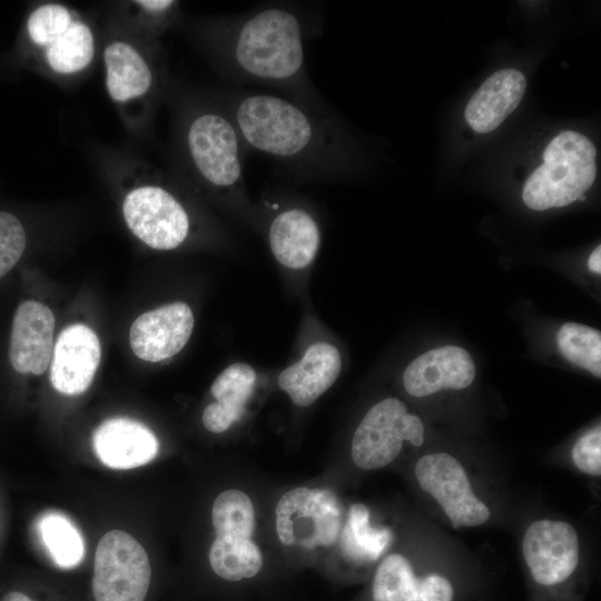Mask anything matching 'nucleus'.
Masks as SVG:
<instances>
[{"label": "nucleus", "mask_w": 601, "mask_h": 601, "mask_svg": "<svg viewBox=\"0 0 601 601\" xmlns=\"http://www.w3.org/2000/svg\"><path fill=\"white\" fill-rule=\"evenodd\" d=\"M226 111L246 149L270 156L295 173L334 175L339 135L322 106L267 92H237Z\"/></svg>", "instance_id": "f257e3e1"}, {"label": "nucleus", "mask_w": 601, "mask_h": 601, "mask_svg": "<svg viewBox=\"0 0 601 601\" xmlns=\"http://www.w3.org/2000/svg\"><path fill=\"white\" fill-rule=\"evenodd\" d=\"M307 23L300 11L286 4L263 7L231 20L224 48L236 80L270 86L322 106L305 69Z\"/></svg>", "instance_id": "f03ea898"}, {"label": "nucleus", "mask_w": 601, "mask_h": 601, "mask_svg": "<svg viewBox=\"0 0 601 601\" xmlns=\"http://www.w3.org/2000/svg\"><path fill=\"white\" fill-rule=\"evenodd\" d=\"M597 150L583 135L566 130L546 146L543 164L523 187L524 204L534 210L564 207L578 200L597 176Z\"/></svg>", "instance_id": "7ed1b4c3"}, {"label": "nucleus", "mask_w": 601, "mask_h": 601, "mask_svg": "<svg viewBox=\"0 0 601 601\" xmlns=\"http://www.w3.org/2000/svg\"><path fill=\"white\" fill-rule=\"evenodd\" d=\"M190 165L209 187L226 194H243L245 146L227 111L204 110L185 131Z\"/></svg>", "instance_id": "20e7f679"}, {"label": "nucleus", "mask_w": 601, "mask_h": 601, "mask_svg": "<svg viewBox=\"0 0 601 601\" xmlns=\"http://www.w3.org/2000/svg\"><path fill=\"white\" fill-rule=\"evenodd\" d=\"M150 580L147 552L132 535L121 530L102 535L93 562L96 601H145Z\"/></svg>", "instance_id": "39448f33"}, {"label": "nucleus", "mask_w": 601, "mask_h": 601, "mask_svg": "<svg viewBox=\"0 0 601 601\" xmlns=\"http://www.w3.org/2000/svg\"><path fill=\"white\" fill-rule=\"evenodd\" d=\"M403 441L415 446L424 442V425L397 398L376 403L365 414L352 441V459L363 470H376L391 463L401 452Z\"/></svg>", "instance_id": "423d86ee"}, {"label": "nucleus", "mask_w": 601, "mask_h": 601, "mask_svg": "<svg viewBox=\"0 0 601 601\" xmlns=\"http://www.w3.org/2000/svg\"><path fill=\"white\" fill-rule=\"evenodd\" d=\"M342 528V505L329 490L305 486L287 491L276 506V531L285 545L315 548L335 543Z\"/></svg>", "instance_id": "0eeeda50"}, {"label": "nucleus", "mask_w": 601, "mask_h": 601, "mask_svg": "<svg viewBox=\"0 0 601 601\" xmlns=\"http://www.w3.org/2000/svg\"><path fill=\"white\" fill-rule=\"evenodd\" d=\"M122 214L131 233L154 249H175L189 234L187 210L161 186H140L129 191L122 203Z\"/></svg>", "instance_id": "6e6552de"}, {"label": "nucleus", "mask_w": 601, "mask_h": 601, "mask_svg": "<svg viewBox=\"0 0 601 601\" xmlns=\"http://www.w3.org/2000/svg\"><path fill=\"white\" fill-rule=\"evenodd\" d=\"M415 476L420 486L439 502L454 529L489 520V508L473 493L464 467L452 455L441 452L422 456L416 462Z\"/></svg>", "instance_id": "1a4fd4ad"}, {"label": "nucleus", "mask_w": 601, "mask_h": 601, "mask_svg": "<svg viewBox=\"0 0 601 601\" xmlns=\"http://www.w3.org/2000/svg\"><path fill=\"white\" fill-rule=\"evenodd\" d=\"M522 549L533 580L543 587L564 582L579 564V538L564 521L533 522L524 533Z\"/></svg>", "instance_id": "9d476101"}, {"label": "nucleus", "mask_w": 601, "mask_h": 601, "mask_svg": "<svg viewBox=\"0 0 601 601\" xmlns=\"http://www.w3.org/2000/svg\"><path fill=\"white\" fill-rule=\"evenodd\" d=\"M194 314L184 302H174L138 316L129 331V343L137 357L160 362L179 353L190 338Z\"/></svg>", "instance_id": "9b49d317"}, {"label": "nucleus", "mask_w": 601, "mask_h": 601, "mask_svg": "<svg viewBox=\"0 0 601 601\" xmlns=\"http://www.w3.org/2000/svg\"><path fill=\"white\" fill-rule=\"evenodd\" d=\"M100 358L101 346L93 329L85 324L65 327L52 349V386L66 395L86 392L92 383Z\"/></svg>", "instance_id": "f8f14e48"}, {"label": "nucleus", "mask_w": 601, "mask_h": 601, "mask_svg": "<svg viewBox=\"0 0 601 601\" xmlns=\"http://www.w3.org/2000/svg\"><path fill=\"white\" fill-rule=\"evenodd\" d=\"M55 315L45 304L24 300L12 321L9 358L22 374H43L53 349Z\"/></svg>", "instance_id": "ddd939ff"}, {"label": "nucleus", "mask_w": 601, "mask_h": 601, "mask_svg": "<svg viewBox=\"0 0 601 601\" xmlns=\"http://www.w3.org/2000/svg\"><path fill=\"white\" fill-rule=\"evenodd\" d=\"M474 377L471 355L462 347L447 345L427 351L411 362L403 373V384L410 395L424 397L445 388H465Z\"/></svg>", "instance_id": "4468645a"}, {"label": "nucleus", "mask_w": 601, "mask_h": 601, "mask_svg": "<svg viewBox=\"0 0 601 601\" xmlns=\"http://www.w3.org/2000/svg\"><path fill=\"white\" fill-rule=\"evenodd\" d=\"M92 447L106 466L129 470L152 461L158 454L159 443L145 424L131 418L112 417L95 430Z\"/></svg>", "instance_id": "2eb2a0df"}, {"label": "nucleus", "mask_w": 601, "mask_h": 601, "mask_svg": "<svg viewBox=\"0 0 601 601\" xmlns=\"http://www.w3.org/2000/svg\"><path fill=\"white\" fill-rule=\"evenodd\" d=\"M341 370L338 349L319 342L311 345L299 361L284 368L277 382L295 405L306 407L335 383Z\"/></svg>", "instance_id": "dca6fc26"}, {"label": "nucleus", "mask_w": 601, "mask_h": 601, "mask_svg": "<svg viewBox=\"0 0 601 601\" xmlns=\"http://www.w3.org/2000/svg\"><path fill=\"white\" fill-rule=\"evenodd\" d=\"M454 591L444 575H415L408 560L397 553L384 558L373 581L374 601H453Z\"/></svg>", "instance_id": "f3484780"}, {"label": "nucleus", "mask_w": 601, "mask_h": 601, "mask_svg": "<svg viewBox=\"0 0 601 601\" xmlns=\"http://www.w3.org/2000/svg\"><path fill=\"white\" fill-rule=\"evenodd\" d=\"M525 88L524 75L514 68L492 73L465 107L467 124L479 134L493 131L519 106Z\"/></svg>", "instance_id": "a211bd4d"}, {"label": "nucleus", "mask_w": 601, "mask_h": 601, "mask_svg": "<svg viewBox=\"0 0 601 601\" xmlns=\"http://www.w3.org/2000/svg\"><path fill=\"white\" fill-rule=\"evenodd\" d=\"M272 254L283 266L303 269L314 260L321 244L316 219L303 208H287L275 215L268 227Z\"/></svg>", "instance_id": "6ab92c4d"}, {"label": "nucleus", "mask_w": 601, "mask_h": 601, "mask_svg": "<svg viewBox=\"0 0 601 601\" xmlns=\"http://www.w3.org/2000/svg\"><path fill=\"white\" fill-rule=\"evenodd\" d=\"M256 383L255 370L236 362L226 367L213 382L210 393L215 402L203 412V424L211 433H223L238 422Z\"/></svg>", "instance_id": "aec40b11"}, {"label": "nucleus", "mask_w": 601, "mask_h": 601, "mask_svg": "<svg viewBox=\"0 0 601 601\" xmlns=\"http://www.w3.org/2000/svg\"><path fill=\"white\" fill-rule=\"evenodd\" d=\"M106 86L111 99L125 102L145 95L154 76L145 58L129 43L114 41L104 52Z\"/></svg>", "instance_id": "412c9836"}, {"label": "nucleus", "mask_w": 601, "mask_h": 601, "mask_svg": "<svg viewBox=\"0 0 601 601\" xmlns=\"http://www.w3.org/2000/svg\"><path fill=\"white\" fill-rule=\"evenodd\" d=\"M45 49L49 67L57 73L69 75L83 70L91 62L95 40L85 22L73 20L68 29Z\"/></svg>", "instance_id": "4be33fe9"}, {"label": "nucleus", "mask_w": 601, "mask_h": 601, "mask_svg": "<svg viewBox=\"0 0 601 601\" xmlns=\"http://www.w3.org/2000/svg\"><path fill=\"white\" fill-rule=\"evenodd\" d=\"M209 563L224 580L239 581L259 572L263 556L250 539L216 538L209 550Z\"/></svg>", "instance_id": "5701e85b"}, {"label": "nucleus", "mask_w": 601, "mask_h": 601, "mask_svg": "<svg viewBox=\"0 0 601 601\" xmlns=\"http://www.w3.org/2000/svg\"><path fill=\"white\" fill-rule=\"evenodd\" d=\"M391 538V530L370 525V512L365 505L356 503L351 506L341 542L348 558L355 561L376 560L388 545Z\"/></svg>", "instance_id": "b1692460"}, {"label": "nucleus", "mask_w": 601, "mask_h": 601, "mask_svg": "<svg viewBox=\"0 0 601 601\" xmlns=\"http://www.w3.org/2000/svg\"><path fill=\"white\" fill-rule=\"evenodd\" d=\"M40 538L55 563L61 568L78 565L85 555L83 539L63 514L47 513L38 523Z\"/></svg>", "instance_id": "393cba45"}, {"label": "nucleus", "mask_w": 601, "mask_h": 601, "mask_svg": "<svg viewBox=\"0 0 601 601\" xmlns=\"http://www.w3.org/2000/svg\"><path fill=\"white\" fill-rule=\"evenodd\" d=\"M211 521L216 538L248 540L255 529L254 505L243 491L226 490L213 504Z\"/></svg>", "instance_id": "a878e982"}, {"label": "nucleus", "mask_w": 601, "mask_h": 601, "mask_svg": "<svg viewBox=\"0 0 601 601\" xmlns=\"http://www.w3.org/2000/svg\"><path fill=\"white\" fill-rule=\"evenodd\" d=\"M556 344L569 362L601 377V333L598 329L565 323L558 332Z\"/></svg>", "instance_id": "bb28decb"}, {"label": "nucleus", "mask_w": 601, "mask_h": 601, "mask_svg": "<svg viewBox=\"0 0 601 601\" xmlns=\"http://www.w3.org/2000/svg\"><path fill=\"white\" fill-rule=\"evenodd\" d=\"M73 20L72 14L65 6L49 3L40 6L31 12L27 29L36 45L47 48L68 29Z\"/></svg>", "instance_id": "cd10ccee"}, {"label": "nucleus", "mask_w": 601, "mask_h": 601, "mask_svg": "<svg viewBox=\"0 0 601 601\" xmlns=\"http://www.w3.org/2000/svg\"><path fill=\"white\" fill-rule=\"evenodd\" d=\"M26 231L20 220L0 210V278L20 259L26 248Z\"/></svg>", "instance_id": "c85d7f7f"}, {"label": "nucleus", "mask_w": 601, "mask_h": 601, "mask_svg": "<svg viewBox=\"0 0 601 601\" xmlns=\"http://www.w3.org/2000/svg\"><path fill=\"white\" fill-rule=\"evenodd\" d=\"M572 460L583 473L601 474V427L597 425L579 437L572 449Z\"/></svg>", "instance_id": "c756f323"}, {"label": "nucleus", "mask_w": 601, "mask_h": 601, "mask_svg": "<svg viewBox=\"0 0 601 601\" xmlns=\"http://www.w3.org/2000/svg\"><path fill=\"white\" fill-rule=\"evenodd\" d=\"M136 3L155 14H166L177 7V2L173 0H139Z\"/></svg>", "instance_id": "7c9ffc66"}, {"label": "nucleus", "mask_w": 601, "mask_h": 601, "mask_svg": "<svg viewBox=\"0 0 601 601\" xmlns=\"http://www.w3.org/2000/svg\"><path fill=\"white\" fill-rule=\"evenodd\" d=\"M588 267L591 272L595 274L601 273V247L600 246L595 247L594 250L591 253L588 260Z\"/></svg>", "instance_id": "2f4dec72"}, {"label": "nucleus", "mask_w": 601, "mask_h": 601, "mask_svg": "<svg viewBox=\"0 0 601 601\" xmlns=\"http://www.w3.org/2000/svg\"><path fill=\"white\" fill-rule=\"evenodd\" d=\"M1 601H33L24 593L18 591H11L4 594Z\"/></svg>", "instance_id": "473e14b6"}, {"label": "nucleus", "mask_w": 601, "mask_h": 601, "mask_svg": "<svg viewBox=\"0 0 601 601\" xmlns=\"http://www.w3.org/2000/svg\"><path fill=\"white\" fill-rule=\"evenodd\" d=\"M578 200H580V201L585 200V195H581V196L578 198Z\"/></svg>", "instance_id": "72a5a7b5"}]
</instances>
